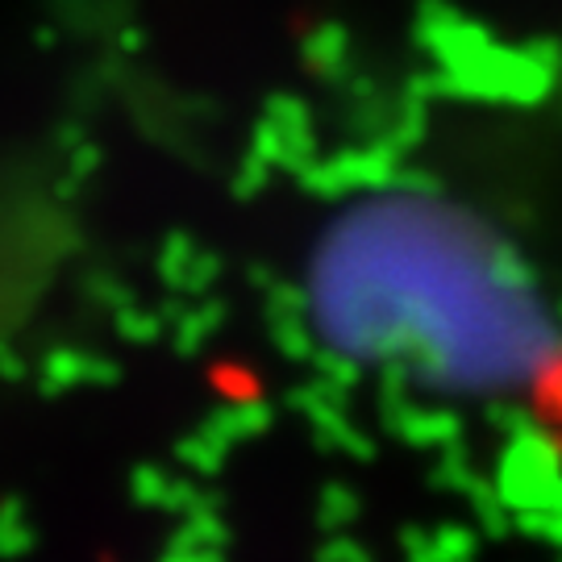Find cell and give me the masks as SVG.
I'll list each match as a JSON object with an SVG mask.
<instances>
[]
</instances>
